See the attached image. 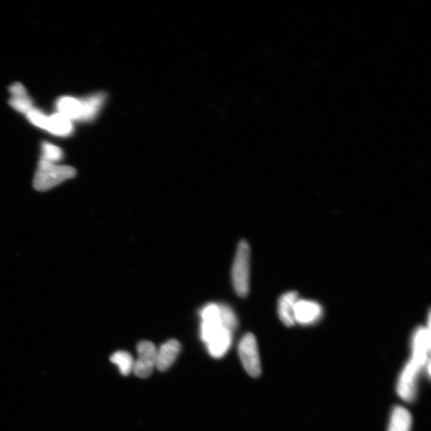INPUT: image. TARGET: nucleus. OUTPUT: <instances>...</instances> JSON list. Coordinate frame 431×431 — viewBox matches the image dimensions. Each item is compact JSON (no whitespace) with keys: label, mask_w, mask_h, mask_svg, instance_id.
Here are the masks:
<instances>
[{"label":"nucleus","mask_w":431,"mask_h":431,"mask_svg":"<svg viewBox=\"0 0 431 431\" xmlns=\"http://www.w3.org/2000/svg\"><path fill=\"white\" fill-rule=\"evenodd\" d=\"M427 366L420 365L412 358L404 366L397 383V392L403 401L406 402L414 401L417 394L419 377L423 369L425 371Z\"/></svg>","instance_id":"7ed1b4c3"},{"label":"nucleus","mask_w":431,"mask_h":431,"mask_svg":"<svg viewBox=\"0 0 431 431\" xmlns=\"http://www.w3.org/2000/svg\"><path fill=\"white\" fill-rule=\"evenodd\" d=\"M299 294L295 291L284 293L278 301V315L282 323L287 327L295 324L294 320V309L299 300Z\"/></svg>","instance_id":"9d476101"},{"label":"nucleus","mask_w":431,"mask_h":431,"mask_svg":"<svg viewBox=\"0 0 431 431\" xmlns=\"http://www.w3.org/2000/svg\"><path fill=\"white\" fill-rule=\"evenodd\" d=\"M250 254V246L246 241H241L238 244L231 277L233 288L241 297H246L249 292Z\"/></svg>","instance_id":"f03ea898"},{"label":"nucleus","mask_w":431,"mask_h":431,"mask_svg":"<svg viewBox=\"0 0 431 431\" xmlns=\"http://www.w3.org/2000/svg\"><path fill=\"white\" fill-rule=\"evenodd\" d=\"M412 416L407 409L397 406L393 409L387 431H411Z\"/></svg>","instance_id":"ddd939ff"},{"label":"nucleus","mask_w":431,"mask_h":431,"mask_svg":"<svg viewBox=\"0 0 431 431\" xmlns=\"http://www.w3.org/2000/svg\"><path fill=\"white\" fill-rule=\"evenodd\" d=\"M232 342V332L221 328L216 332L209 342L205 344L209 354L215 359L225 356L230 349Z\"/></svg>","instance_id":"6e6552de"},{"label":"nucleus","mask_w":431,"mask_h":431,"mask_svg":"<svg viewBox=\"0 0 431 431\" xmlns=\"http://www.w3.org/2000/svg\"><path fill=\"white\" fill-rule=\"evenodd\" d=\"M9 103L15 110L26 114L34 108L33 102L28 95L24 96H12Z\"/></svg>","instance_id":"a211bd4d"},{"label":"nucleus","mask_w":431,"mask_h":431,"mask_svg":"<svg viewBox=\"0 0 431 431\" xmlns=\"http://www.w3.org/2000/svg\"><path fill=\"white\" fill-rule=\"evenodd\" d=\"M75 175L76 170L71 166L60 165L40 160L34 178V188L41 192L49 190L65 181L74 178Z\"/></svg>","instance_id":"f257e3e1"},{"label":"nucleus","mask_w":431,"mask_h":431,"mask_svg":"<svg viewBox=\"0 0 431 431\" xmlns=\"http://www.w3.org/2000/svg\"><path fill=\"white\" fill-rule=\"evenodd\" d=\"M157 350L152 342L142 341L139 342L137 347L138 359L134 361L133 370L135 376L141 378H147L152 376L154 368H156Z\"/></svg>","instance_id":"39448f33"},{"label":"nucleus","mask_w":431,"mask_h":431,"mask_svg":"<svg viewBox=\"0 0 431 431\" xmlns=\"http://www.w3.org/2000/svg\"><path fill=\"white\" fill-rule=\"evenodd\" d=\"M180 342L176 340H169L165 342L157 350V360L156 368L159 372H165L174 365L181 351Z\"/></svg>","instance_id":"1a4fd4ad"},{"label":"nucleus","mask_w":431,"mask_h":431,"mask_svg":"<svg viewBox=\"0 0 431 431\" xmlns=\"http://www.w3.org/2000/svg\"><path fill=\"white\" fill-rule=\"evenodd\" d=\"M62 157H64V153H62L59 147L48 143H44L43 145H42L41 160L46 161V162L56 163L59 162Z\"/></svg>","instance_id":"f3484780"},{"label":"nucleus","mask_w":431,"mask_h":431,"mask_svg":"<svg viewBox=\"0 0 431 431\" xmlns=\"http://www.w3.org/2000/svg\"><path fill=\"white\" fill-rule=\"evenodd\" d=\"M29 121L34 124L35 126L41 129H46V124H48V117L45 116L43 112L33 108L27 113Z\"/></svg>","instance_id":"6ab92c4d"},{"label":"nucleus","mask_w":431,"mask_h":431,"mask_svg":"<svg viewBox=\"0 0 431 431\" xmlns=\"http://www.w3.org/2000/svg\"><path fill=\"white\" fill-rule=\"evenodd\" d=\"M105 100L106 95L102 93H95V95L82 98V114L81 122L93 120L100 113Z\"/></svg>","instance_id":"9b49d317"},{"label":"nucleus","mask_w":431,"mask_h":431,"mask_svg":"<svg viewBox=\"0 0 431 431\" xmlns=\"http://www.w3.org/2000/svg\"><path fill=\"white\" fill-rule=\"evenodd\" d=\"M219 305L221 326L228 331H235L238 326L237 316L235 311L228 304H219Z\"/></svg>","instance_id":"dca6fc26"},{"label":"nucleus","mask_w":431,"mask_h":431,"mask_svg":"<svg viewBox=\"0 0 431 431\" xmlns=\"http://www.w3.org/2000/svg\"><path fill=\"white\" fill-rule=\"evenodd\" d=\"M238 353L242 365L248 375L253 378L259 376L262 365L255 336L252 333L244 336L239 342Z\"/></svg>","instance_id":"20e7f679"},{"label":"nucleus","mask_w":431,"mask_h":431,"mask_svg":"<svg viewBox=\"0 0 431 431\" xmlns=\"http://www.w3.org/2000/svg\"><path fill=\"white\" fill-rule=\"evenodd\" d=\"M431 347L430 329L428 327H419L414 331L412 340V359L427 366L430 360Z\"/></svg>","instance_id":"0eeeda50"},{"label":"nucleus","mask_w":431,"mask_h":431,"mask_svg":"<svg viewBox=\"0 0 431 431\" xmlns=\"http://www.w3.org/2000/svg\"><path fill=\"white\" fill-rule=\"evenodd\" d=\"M74 129L72 121L69 118L57 113L48 117V124H46V131L58 135V136H68Z\"/></svg>","instance_id":"4468645a"},{"label":"nucleus","mask_w":431,"mask_h":431,"mask_svg":"<svg viewBox=\"0 0 431 431\" xmlns=\"http://www.w3.org/2000/svg\"><path fill=\"white\" fill-rule=\"evenodd\" d=\"M10 93H12V96H24L28 95L27 91H26L24 86L19 82L15 83V84L10 87Z\"/></svg>","instance_id":"aec40b11"},{"label":"nucleus","mask_w":431,"mask_h":431,"mask_svg":"<svg viewBox=\"0 0 431 431\" xmlns=\"http://www.w3.org/2000/svg\"><path fill=\"white\" fill-rule=\"evenodd\" d=\"M111 361L118 367L122 376H129L134 370V358L127 351H118L113 353Z\"/></svg>","instance_id":"2eb2a0df"},{"label":"nucleus","mask_w":431,"mask_h":431,"mask_svg":"<svg viewBox=\"0 0 431 431\" xmlns=\"http://www.w3.org/2000/svg\"><path fill=\"white\" fill-rule=\"evenodd\" d=\"M56 108L58 113L69 118L71 121H81L82 114L81 100L70 96L62 97L57 101Z\"/></svg>","instance_id":"f8f14e48"},{"label":"nucleus","mask_w":431,"mask_h":431,"mask_svg":"<svg viewBox=\"0 0 431 431\" xmlns=\"http://www.w3.org/2000/svg\"><path fill=\"white\" fill-rule=\"evenodd\" d=\"M322 306L313 300L299 299L294 309L295 323L302 326L313 325L323 316Z\"/></svg>","instance_id":"423d86ee"}]
</instances>
